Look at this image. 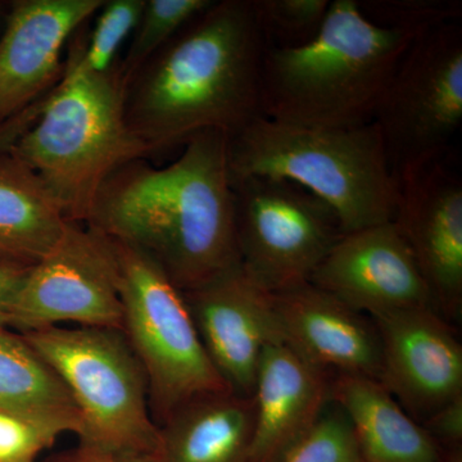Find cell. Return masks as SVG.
<instances>
[{
	"mask_svg": "<svg viewBox=\"0 0 462 462\" xmlns=\"http://www.w3.org/2000/svg\"><path fill=\"white\" fill-rule=\"evenodd\" d=\"M267 48L254 0H214L126 81L130 132L149 154L206 132L230 138L263 117Z\"/></svg>",
	"mask_w": 462,
	"mask_h": 462,
	"instance_id": "cell-1",
	"label": "cell"
},
{
	"mask_svg": "<svg viewBox=\"0 0 462 462\" xmlns=\"http://www.w3.org/2000/svg\"><path fill=\"white\" fill-rule=\"evenodd\" d=\"M85 225L138 249L181 291L238 266L227 136L199 134L160 169L145 158L121 167Z\"/></svg>",
	"mask_w": 462,
	"mask_h": 462,
	"instance_id": "cell-2",
	"label": "cell"
},
{
	"mask_svg": "<svg viewBox=\"0 0 462 462\" xmlns=\"http://www.w3.org/2000/svg\"><path fill=\"white\" fill-rule=\"evenodd\" d=\"M424 30L375 23L357 0L330 2L311 41L267 48L261 81L263 117L311 129L373 123L383 91Z\"/></svg>",
	"mask_w": 462,
	"mask_h": 462,
	"instance_id": "cell-3",
	"label": "cell"
},
{
	"mask_svg": "<svg viewBox=\"0 0 462 462\" xmlns=\"http://www.w3.org/2000/svg\"><path fill=\"white\" fill-rule=\"evenodd\" d=\"M120 63L89 74L67 62L56 87L21 116L7 147L42 182L69 223L87 224L106 181L149 156L125 118Z\"/></svg>",
	"mask_w": 462,
	"mask_h": 462,
	"instance_id": "cell-4",
	"label": "cell"
},
{
	"mask_svg": "<svg viewBox=\"0 0 462 462\" xmlns=\"http://www.w3.org/2000/svg\"><path fill=\"white\" fill-rule=\"evenodd\" d=\"M231 179L293 182L330 207L343 234L393 221L398 182L376 124L311 129L258 117L227 138Z\"/></svg>",
	"mask_w": 462,
	"mask_h": 462,
	"instance_id": "cell-5",
	"label": "cell"
},
{
	"mask_svg": "<svg viewBox=\"0 0 462 462\" xmlns=\"http://www.w3.org/2000/svg\"><path fill=\"white\" fill-rule=\"evenodd\" d=\"M21 336L71 396L81 448L156 458L160 427L149 410L147 376L123 330L51 327Z\"/></svg>",
	"mask_w": 462,
	"mask_h": 462,
	"instance_id": "cell-6",
	"label": "cell"
},
{
	"mask_svg": "<svg viewBox=\"0 0 462 462\" xmlns=\"http://www.w3.org/2000/svg\"><path fill=\"white\" fill-rule=\"evenodd\" d=\"M103 238L114 261L123 331L147 376L149 410L160 427L191 398L229 388L206 354L180 289L138 249Z\"/></svg>",
	"mask_w": 462,
	"mask_h": 462,
	"instance_id": "cell-7",
	"label": "cell"
},
{
	"mask_svg": "<svg viewBox=\"0 0 462 462\" xmlns=\"http://www.w3.org/2000/svg\"><path fill=\"white\" fill-rule=\"evenodd\" d=\"M239 264L258 288L282 293L311 281L343 236L329 206L293 182L231 179Z\"/></svg>",
	"mask_w": 462,
	"mask_h": 462,
	"instance_id": "cell-8",
	"label": "cell"
},
{
	"mask_svg": "<svg viewBox=\"0 0 462 462\" xmlns=\"http://www.w3.org/2000/svg\"><path fill=\"white\" fill-rule=\"evenodd\" d=\"M374 123L394 175L445 156L462 123V29L456 21L419 33L383 91Z\"/></svg>",
	"mask_w": 462,
	"mask_h": 462,
	"instance_id": "cell-9",
	"label": "cell"
},
{
	"mask_svg": "<svg viewBox=\"0 0 462 462\" xmlns=\"http://www.w3.org/2000/svg\"><path fill=\"white\" fill-rule=\"evenodd\" d=\"M76 324L123 330L124 311L106 239L67 223L57 245L27 270L8 327L20 334Z\"/></svg>",
	"mask_w": 462,
	"mask_h": 462,
	"instance_id": "cell-10",
	"label": "cell"
},
{
	"mask_svg": "<svg viewBox=\"0 0 462 462\" xmlns=\"http://www.w3.org/2000/svg\"><path fill=\"white\" fill-rule=\"evenodd\" d=\"M393 221L447 321L462 315V181L442 157L397 173Z\"/></svg>",
	"mask_w": 462,
	"mask_h": 462,
	"instance_id": "cell-11",
	"label": "cell"
},
{
	"mask_svg": "<svg viewBox=\"0 0 462 462\" xmlns=\"http://www.w3.org/2000/svg\"><path fill=\"white\" fill-rule=\"evenodd\" d=\"M310 282L370 318L434 309L430 288L394 221L343 234Z\"/></svg>",
	"mask_w": 462,
	"mask_h": 462,
	"instance_id": "cell-12",
	"label": "cell"
},
{
	"mask_svg": "<svg viewBox=\"0 0 462 462\" xmlns=\"http://www.w3.org/2000/svg\"><path fill=\"white\" fill-rule=\"evenodd\" d=\"M380 338L379 382L404 411L424 422L462 394V346L436 310H404L372 318Z\"/></svg>",
	"mask_w": 462,
	"mask_h": 462,
	"instance_id": "cell-13",
	"label": "cell"
},
{
	"mask_svg": "<svg viewBox=\"0 0 462 462\" xmlns=\"http://www.w3.org/2000/svg\"><path fill=\"white\" fill-rule=\"evenodd\" d=\"M182 293L216 372L230 391L251 397L264 346L282 342L272 294L240 264Z\"/></svg>",
	"mask_w": 462,
	"mask_h": 462,
	"instance_id": "cell-14",
	"label": "cell"
},
{
	"mask_svg": "<svg viewBox=\"0 0 462 462\" xmlns=\"http://www.w3.org/2000/svg\"><path fill=\"white\" fill-rule=\"evenodd\" d=\"M105 0H20L0 36V127L44 98L63 75L62 51Z\"/></svg>",
	"mask_w": 462,
	"mask_h": 462,
	"instance_id": "cell-15",
	"label": "cell"
},
{
	"mask_svg": "<svg viewBox=\"0 0 462 462\" xmlns=\"http://www.w3.org/2000/svg\"><path fill=\"white\" fill-rule=\"evenodd\" d=\"M279 336L307 363L330 374L378 379L382 351L375 322L307 282L272 294Z\"/></svg>",
	"mask_w": 462,
	"mask_h": 462,
	"instance_id": "cell-16",
	"label": "cell"
},
{
	"mask_svg": "<svg viewBox=\"0 0 462 462\" xmlns=\"http://www.w3.org/2000/svg\"><path fill=\"white\" fill-rule=\"evenodd\" d=\"M331 376L282 342L264 346L252 393L254 424L245 462L284 460L329 404Z\"/></svg>",
	"mask_w": 462,
	"mask_h": 462,
	"instance_id": "cell-17",
	"label": "cell"
},
{
	"mask_svg": "<svg viewBox=\"0 0 462 462\" xmlns=\"http://www.w3.org/2000/svg\"><path fill=\"white\" fill-rule=\"evenodd\" d=\"M330 401L348 419L365 461H442V447L378 379L334 374Z\"/></svg>",
	"mask_w": 462,
	"mask_h": 462,
	"instance_id": "cell-18",
	"label": "cell"
},
{
	"mask_svg": "<svg viewBox=\"0 0 462 462\" xmlns=\"http://www.w3.org/2000/svg\"><path fill=\"white\" fill-rule=\"evenodd\" d=\"M254 424V398L212 392L191 398L160 425L156 462H245Z\"/></svg>",
	"mask_w": 462,
	"mask_h": 462,
	"instance_id": "cell-19",
	"label": "cell"
},
{
	"mask_svg": "<svg viewBox=\"0 0 462 462\" xmlns=\"http://www.w3.org/2000/svg\"><path fill=\"white\" fill-rule=\"evenodd\" d=\"M67 223L38 176L0 149V252L33 264L57 245Z\"/></svg>",
	"mask_w": 462,
	"mask_h": 462,
	"instance_id": "cell-20",
	"label": "cell"
},
{
	"mask_svg": "<svg viewBox=\"0 0 462 462\" xmlns=\"http://www.w3.org/2000/svg\"><path fill=\"white\" fill-rule=\"evenodd\" d=\"M0 410L81 420L65 385L23 336L0 329Z\"/></svg>",
	"mask_w": 462,
	"mask_h": 462,
	"instance_id": "cell-21",
	"label": "cell"
},
{
	"mask_svg": "<svg viewBox=\"0 0 462 462\" xmlns=\"http://www.w3.org/2000/svg\"><path fill=\"white\" fill-rule=\"evenodd\" d=\"M214 0H148L134 32L126 57L120 62L126 81L173 36L205 12Z\"/></svg>",
	"mask_w": 462,
	"mask_h": 462,
	"instance_id": "cell-22",
	"label": "cell"
},
{
	"mask_svg": "<svg viewBox=\"0 0 462 462\" xmlns=\"http://www.w3.org/2000/svg\"><path fill=\"white\" fill-rule=\"evenodd\" d=\"M144 5L145 0L105 2L89 42L69 57V62L89 74H106L114 69L118 51L135 32Z\"/></svg>",
	"mask_w": 462,
	"mask_h": 462,
	"instance_id": "cell-23",
	"label": "cell"
},
{
	"mask_svg": "<svg viewBox=\"0 0 462 462\" xmlns=\"http://www.w3.org/2000/svg\"><path fill=\"white\" fill-rule=\"evenodd\" d=\"M269 47L291 48L311 41L327 17L329 0H254Z\"/></svg>",
	"mask_w": 462,
	"mask_h": 462,
	"instance_id": "cell-24",
	"label": "cell"
},
{
	"mask_svg": "<svg viewBox=\"0 0 462 462\" xmlns=\"http://www.w3.org/2000/svg\"><path fill=\"white\" fill-rule=\"evenodd\" d=\"M65 433L78 436V427L66 419L0 410V462H38Z\"/></svg>",
	"mask_w": 462,
	"mask_h": 462,
	"instance_id": "cell-25",
	"label": "cell"
},
{
	"mask_svg": "<svg viewBox=\"0 0 462 462\" xmlns=\"http://www.w3.org/2000/svg\"><path fill=\"white\" fill-rule=\"evenodd\" d=\"M282 462L366 461L345 412L330 401L314 428Z\"/></svg>",
	"mask_w": 462,
	"mask_h": 462,
	"instance_id": "cell-26",
	"label": "cell"
},
{
	"mask_svg": "<svg viewBox=\"0 0 462 462\" xmlns=\"http://www.w3.org/2000/svg\"><path fill=\"white\" fill-rule=\"evenodd\" d=\"M360 7L367 17L382 25L415 29L454 23L461 14L457 2H365Z\"/></svg>",
	"mask_w": 462,
	"mask_h": 462,
	"instance_id": "cell-27",
	"label": "cell"
},
{
	"mask_svg": "<svg viewBox=\"0 0 462 462\" xmlns=\"http://www.w3.org/2000/svg\"><path fill=\"white\" fill-rule=\"evenodd\" d=\"M421 425L442 448L462 446V394L438 409Z\"/></svg>",
	"mask_w": 462,
	"mask_h": 462,
	"instance_id": "cell-28",
	"label": "cell"
},
{
	"mask_svg": "<svg viewBox=\"0 0 462 462\" xmlns=\"http://www.w3.org/2000/svg\"><path fill=\"white\" fill-rule=\"evenodd\" d=\"M29 267L23 264L0 263V329H7L12 303Z\"/></svg>",
	"mask_w": 462,
	"mask_h": 462,
	"instance_id": "cell-29",
	"label": "cell"
},
{
	"mask_svg": "<svg viewBox=\"0 0 462 462\" xmlns=\"http://www.w3.org/2000/svg\"><path fill=\"white\" fill-rule=\"evenodd\" d=\"M57 462H156L153 457H123V456H112L98 454L89 449L79 447L75 454L66 456Z\"/></svg>",
	"mask_w": 462,
	"mask_h": 462,
	"instance_id": "cell-30",
	"label": "cell"
},
{
	"mask_svg": "<svg viewBox=\"0 0 462 462\" xmlns=\"http://www.w3.org/2000/svg\"><path fill=\"white\" fill-rule=\"evenodd\" d=\"M440 462H462V446L443 448L442 461Z\"/></svg>",
	"mask_w": 462,
	"mask_h": 462,
	"instance_id": "cell-31",
	"label": "cell"
},
{
	"mask_svg": "<svg viewBox=\"0 0 462 462\" xmlns=\"http://www.w3.org/2000/svg\"><path fill=\"white\" fill-rule=\"evenodd\" d=\"M0 263H16L23 264V266H32V264L21 263V261L16 260V258L7 256V254H2V252H0Z\"/></svg>",
	"mask_w": 462,
	"mask_h": 462,
	"instance_id": "cell-32",
	"label": "cell"
}]
</instances>
